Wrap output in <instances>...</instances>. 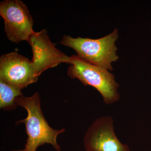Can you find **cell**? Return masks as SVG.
<instances>
[{
  "mask_svg": "<svg viewBox=\"0 0 151 151\" xmlns=\"http://www.w3.org/2000/svg\"><path fill=\"white\" fill-rule=\"evenodd\" d=\"M15 103L27 111L26 118L17 122L16 124H25L28 138L24 148L12 151H36L39 147L45 144H50L56 151H60L57 138L65 129H54L49 125L41 109L39 93L35 92L29 97L22 95L17 97Z\"/></svg>",
  "mask_w": 151,
  "mask_h": 151,
  "instance_id": "obj_1",
  "label": "cell"
},
{
  "mask_svg": "<svg viewBox=\"0 0 151 151\" xmlns=\"http://www.w3.org/2000/svg\"><path fill=\"white\" fill-rule=\"evenodd\" d=\"M117 29L104 37L92 39L87 38H73L64 35L59 43L69 47L77 52L81 58L108 70H113L111 63L119 59L116 54L115 42L119 37Z\"/></svg>",
  "mask_w": 151,
  "mask_h": 151,
  "instance_id": "obj_2",
  "label": "cell"
},
{
  "mask_svg": "<svg viewBox=\"0 0 151 151\" xmlns=\"http://www.w3.org/2000/svg\"><path fill=\"white\" fill-rule=\"evenodd\" d=\"M70 66L67 74L70 78H77L85 86L94 87L100 92L106 105L117 102L120 99L119 84L113 74L108 70L92 64L78 55L70 56Z\"/></svg>",
  "mask_w": 151,
  "mask_h": 151,
  "instance_id": "obj_3",
  "label": "cell"
},
{
  "mask_svg": "<svg viewBox=\"0 0 151 151\" xmlns=\"http://www.w3.org/2000/svg\"><path fill=\"white\" fill-rule=\"evenodd\" d=\"M0 15L4 20L5 31L9 40L18 43L28 42L33 30L32 17L26 5L20 0H6L0 3Z\"/></svg>",
  "mask_w": 151,
  "mask_h": 151,
  "instance_id": "obj_4",
  "label": "cell"
},
{
  "mask_svg": "<svg viewBox=\"0 0 151 151\" xmlns=\"http://www.w3.org/2000/svg\"><path fill=\"white\" fill-rule=\"evenodd\" d=\"M84 142L86 151H130L129 146L117 138L114 121L109 116H102L93 122L86 131Z\"/></svg>",
  "mask_w": 151,
  "mask_h": 151,
  "instance_id": "obj_5",
  "label": "cell"
},
{
  "mask_svg": "<svg viewBox=\"0 0 151 151\" xmlns=\"http://www.w3.org/2000/svg\"><path fill=\"white\" fill-rule=\"evenodd\" d=\"M28 42L32 47L31 61L36 74L39 76L47 69L55 67L60 63L69 64L70 56L61 52L51 42L46 29L35 32L30 36Z\"/></svg>",
  "mask_w": 151,
  "mask_h": 151,
  "instance_id": "obj_6",
  "label": "cell"
},
{
  "mask_svg": "<svg viewBox=\"0 0 151 151\" xmlns=\"http://www.w3.org/2000/svg\"><path fill=\"white\" fill-rule=\"evenodd\" d=\"M31 61L17 52L2 55L0 58V79L20 89L37 81Z\"/></svg>",
  "mask_w": 151,
  "mask_h": 151,
  "instance_id": "obj_7",
  "label": "cell"
},
{
  "mask_svg": "<svg viewBox=\"0 0 151 151\" xmlns=\"http://www.w3.org/2000/svg\"><path fill=\"white\" fill-rule=\"evenodd\" d=\"M23 95L21 89L0 79V108L6 110L15 109L17 97Z\"/></svg>",
  "mask_w": 151,
  "mask_h": 151,
  "instance_id": "obj_8",
  "label": "cell"
}]
</instances>
